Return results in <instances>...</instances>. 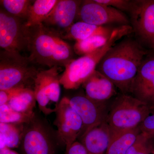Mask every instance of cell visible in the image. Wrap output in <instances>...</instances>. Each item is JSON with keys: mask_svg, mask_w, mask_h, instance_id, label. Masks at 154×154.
<instances>
[{"mask_svg": "<svg viewBox=\"0 0 154 154\" xmlns=\"http://www.w3.org/2000/svg\"><path fill=\"white\" fill-rule=\"evenodd\" d=\"M141 132L138 127L112 134L106 154H126Z\"/></svg>", "mask_w": 154, "mask_h": 154, "instance_id": "ac0fdd59", "label": "cell"}, {"mask_svg": "<svg viewBox=\"0 0 154 154\" xmlns=\"http://www.w3.org/2000/svg\"><path fill=\"white\" fill-rule=\"evenodd\" d=\"M74 110L83 122V128L78 139L94 127L106 121L110 104L94 101L86 95H77L69 99Z\"/></svg>", "mask_w": 154, "mask_h": 154, "instance_id": "30bf717a", "label": "cell"}, {"mask_svg": "<svg viewBox=\"0 0 154 154\" xmlns=\"http://www.w3.org/2000/svg\"><path fill=\"white\" fill-rule=\"evenodd\" d=\"M113 30L105 26H97L81 21L74 23L63 38H72L76 41L82 40L96 35H109Z\"/></svg>", "mask_w": 154, "mask_h": 154, "instance_id": "e0dca14e", "label": "cell"}, {"mask_svg": "<svg viewBox=\"0 0 154 154\" xmlns=\"http://www.w3.org/2000/svg\"><path fill=\"white\" fill-rule=\"evenodd\" d=\"M58 66L39 70L34 79L33 91L39 109L45 115L55 112L60 96Z\"/></svg>", "mask_w": 154, "mask_h": 154, "instance_id": "52a82bcc", "label": "cell"}, {"mask_svg": "<svg viewBox=\"0 0 154 154\" xmlns=\"http://www.w3.org/2000/svg\"><path fill=\"white\" fill-rule=\"evenodd\" d=\"M3 9L9 14L26 21L28 13L34 1L29 0H1Z\"/></svg>", "mask_w": 154, "mask_h": 154, "instance_id": "603a6c76", "label": "cell"}, {"mask_svg": "<svg viewBox=\"0 0 154 154\" xmlns=\"http://www.w3.org/2000/svg\"><path fill=\"white\" fill-rule=\"evenodd\" d=\"M29 28L25 21L0 10V46L2 50L20 53L28 49Z\"/></svg>", "mask_w": 154, "mask_h": 154, "instance_id": "ba28073f", "label": "cell"}, {"mask_svg": "<svg viewBox=\"0 0 154 154\" xmlns=\"http://www.w3.org/2000/svg\"><path fill=\"white\" fill-rule=\"evenodd\" d=\"M129 13L136 33L144 40L152 43L154 40V0L132 1Z\"/></svg>", "mask_w": 154, "mask_h": 154, "instance_id": "4fadbf2b", "label": "cell"}, {"mask_svg": "<svg viewBox=\"0 0 154 154\" xmlns=\"http://www.w3.org/2000/svg\"><path fill=\"white\" fill-rule=\"evenodd\" d=\"M146 54L137 42L125 38L110 48L96 70L110 80L122 94H129Z\"/></svg>", "mask_w": 154, "mask_h": 154, "instance_id": "6da1fadb", "label": "cell"}, {"mask_svg": "<svg viewBox=\"0 0 154 154\" xmlns=\"http://www.w3.org/2000/svg\"><path fill=\"white\" fill-rule=\"evenodd\" d=\"M20 113L11 108L8 104L0 105V122L14 124H25L34 115Z\"/></svg>", "mask_w": 154, "mask_h": 154, "instance_id": "cb8c5ba5", "label": "cell"}, {"mask_svg": "<svg viewBox=\"0 0 154 154\" xmlns=\"http://www.w3.org/2000/svg\"><path fill=\"white\" fill-rule=\"evenodd\" d=\"M152 140L153 150L152 153L154 154V137H152Z\"/></svg>", "mask_w": 154, "mask_h": 154, "instance_id": "4dcf8cb0", "label": "cell"}, {"mask_svg": "<svg viewBox=\"0 0 154 154\" xmlns=\"http://www.w3.org/2000/svg\"><path fill=\"white\" fill-rule=\"evenodd\" d=\"M96 2L112 7L121 11L129 12L131 8L132 1L128 0H95Z\"/></svg>", "mask_w": 154, "mask_h": 154, "instance_id": "484cf974", "label": "cell"}, {"mask_svg": "<svg viewBox=\"0 0 154 154\" xmlns=\"http://www.w3.org/2000/svg\"><path fill=\"white\" fill-rule=\"evenodd\" d=\"M141 132L154 137V113L147 116L138 126Z\"/></svg>", "mask_w": 154, "mask_h": 154, "instance_id": "4316f807", "label": "cell"}, {"mask_svg": "<svg viewBox=\"0 0 154 154\" xmlns=\"http://www.w3.org/2000/svg\"><path fill=\"white\" fill-rule=\"evenodd\" d=\"M151 108L130 94L117 96L110 103L107 122L112 134L137 127Z\"/></svg>", "mask_w": 154, "mask_h": 154, "instance_id": "277c9868", "label": "cell"}, {"mask_svg": "<svg viewBox=\"0 0 154 154\" xmlns=\"http://www.w3.org/2000/svg\"><path fill=\"white\" fill-rule=\"evenodd\" d=\"M152 113H154V107L151 109V114Z\"/></svg>", "mask_w": 154, "mask_h": 154, "instance_id": "1f68e13d", "label": "cell"}, {"mask_svg": "<svg viewBox=\"0 0 154 154\" xmlns=\"http://www.w3.org/2000/svg\"><path fill=\"white\" fill-rule=\"evenodd\" d=\"M111 34L96 35L84 40L76 41L74 45V51L78 55L83 56L94 52L107 43Z\"/></svg>", "mask_w": 154, "mask_h": 154, "instance_id": "7402d4cb", "label": "cell"}, {"mask_svg": "<svg viewBox=\"0 0 154 154\" xmlns=\"http://www.w3.org/2000/svg\"><path fill=\"white\" fill-rule=\"evenodd\" d=\"M82 86L86 96L97 102H107L116 94L114 84L96 69Z\"/></svg>", "mask_w": 154, "mask_h": 154, "instance_id": "9a60e30c", "label": "cell"}, {"mask_svg": "<svg viewBox=\"0 0 154 154\" xmlns=\"http://www.w3.org/2000/svg\"><path fill=\"white\" fill-rule=\"evenodd\" d=\"M24 89L17 88L0 90V105L8 104L11 99L20 94Z\"/></svg>", "mask_w": 154, "mask_h": 154, "instance_id": "83f0119b", "label": "cell"}, {"mask_svg": "<svg viewBox=\"0 0 154 154\" xmlns=\"http://www.w3.org/2000/svg\"><path fill=\"white\" fill-rule=\"evenodd\" d=\"M152 137L140 132L126 154H150L153 150Z\"/></svg>", "mask_w": 154, "mask_h": 154, "instance_id": "d4e9b609", "label": "cell"}, {"mask_svg": "<svg viewBox=\"0 0 154 154\" xmlns=\"http://www.w3.org/2000/svg\"><path fill=\"white\" fill-rule=\"evenodd\" d=\"M65 154H90L81 143L76 141L68 149L66 150Z\"/></svg>", "mask_w": 154, "mask_h": 154, "instance_id": "f1b7e54d", "label": "cell"}, {"mask_svg": "<svg viewBox=\"0 0 154 154\" xmlns=\"http://www.w3.org/2000/svg\"><path fill=\"white\" fill-rule=\"evenodd\" d=\"M53 132L35 113L25 124L20 145L23 154H55L59 143L56 134Z\"/></svg>", "mask_w": 154, "mask_h": 154, "instance_id": "8992f818", "label": "cell"}, {"mask_svg": "<svg viewBox=\"0 0 154 154\" xmlns=\"http://www.w3.org/2000/svg\"><path fill=\"white\" fill-rule=\"evenodd\" d=\"M29 58L34 64L65 67L73 59V49L60 35L42 24L29 28Z\"/></svg>", "mask_w": 154, "mask_h": 154, "instance_id": "7a4b0ae2", "label": "cell"}, {"mask_svg": "<svg viewBox=\"0 0 154 154\" xmlns=\"http://www.w3.org/2000/svg\"><path fill=\"white\" fill-rule=\"evenodd\" d=\"M57 0H36L30 7L25 25L28 28L42 24Z\"/></svg>", "mask_w": 154, "mask_h": 154, "instance_id": "ffe728a7", "label": "cell"}, {"mask_svg": "<svg viewBox=\"0 0 154 154\" xmlns=\"http://www.w3.org/2000/svg\"><path fill=\"white\" fill-rule=\"evenodd\" d=\"M82 1L59 0L42 22L48 29L63 38L78 15Z\"/></svg>", "mask_w": 154, "mask_h": 154, "instance_id": "7c38bea8", "label": "cell"}, {"mask_svg": "<svg viewBox=\"0 0 154 154\" xmlns=\"http://www.w3.org/2000/svg\"><path fill=\"white\" fill-rule=\"evenodd\" d=\"M28 57L18 52L0 51V90L29 88L39 71Z\"/></svg>", "mask_w": 154, "mask_h": 154, "instance_id": "5b68a950", "label": "cell"}, {"mask_svg": "<svg viewBox=\"0 0 154 154\" xmlns=\"http://www.w3.org/2000/svg\"><path fill=\"white\" fill-rule=\"evenodd\" d=\"M78 16L82 22L97 26L110 24L129 25L130 23L122 11L96 2L95 0L82 2Z\"/></svg>", "mask_w": 154, "mask_h": 154, "instance_id": "8fae6325", "label": "cell"}, {"mask_svg": "<svg viewBox=\"0 0 154 154\" xmlns=\"http://www.w3.org/2000/svg\"><path fill=\"white\" fill-rule=\"evenodd\" d=\"M111 136L110 127L105 121L88 130L79 140L90 154H106Z\"/></svg>", "mask_w": 154, "mask_h": 154, "instance_id": "2e32d148", "label": "cell"}, {"mask_svg": "<svg viewBox=\"0 0 154 154\" xmlns=\"http://www.w3.org/2000/svg\"><path fill=\"white\" fill-rule=\"evenodd\" d=\"M130 94L151 109L154 107V58L143 62L133 81Z\"/></svg>", "mask_w": 154, "mask_h": 154, "instance_id": "5bb4252c", "label": "cell"}, {"mask_svg": "<svg viewBox=\"0 0 154 154\" xmlns=\"http://www.w3.org/2000/svg\"><path fill=\"white\" fill-rule=\"evenodd\" d=\"M152 43V44H153L154 45V41H153Z\"/></svg>", "mask_w": 154, "mask_h": 154, "instance_id": "d6a6232c", "label": "cell"}, {"mask_svg": "<svg viewBox=\"0 0 154 154\" xmlns=\"http://www.w3.org/2000/svg\"><path fill=\"white\" fill-rule=\"evenodd\" d=\"M54 124L57 127L56 132L59 144L68 149L78 139L83 128V122L79 114L72 107L67 97L60 100L55 112Z\"/></svg>", "mask_w": 154, "mask_h": 154, "instance_id": "9c48e42d", "label": "cell"}, {"mask_svg": "<svg viewBox=\"0 0 154 154\" xmlns=\"http://www.w3.org/2000/svg\"><path fill=\"white\" fill-rule=\"evenodd\" d=\"M132 31V27L129 25H121L113 29L109 40L104 46L89 54L72 60L65 66L64 71L60 76V85L67 90L79 88L96 70L110 48Z\"/></svg>", "mask_w": 154, "mask_h": 154, "instance_id": "3957f363", "label": "cell"}, {"mask_svg": "<svg viewBox=\"0 0 154 154\" xmlns=\"http://www.w3.org/2000/svg\"><path fill=\"white\" fill-rule=\"evenodd\" d=\"M25 124L0 122L1 148H16L20 146Z\"/></svg>", "mask_w": 154, "mask_h": 154, "instance_id": "d6986e66", "label": "cell"}, {"mask_svg": "<svg viewBox=\"0 0 154 154\" xmlns=\"http://www.w3.org/2000/svg\"><path fill=\"white\" fill-rule=\"evenodd\" d=\"M0 154H20L9 148L5 147L0 149Z\"/></svg>", "mask_w": 154, "mask_h": 154, "instance_id": "f546056e", "label": "cell"}, {"mask_svg": "<svg viewBox=\"0 0 154 154\" xmlns=\"http://www.w3.org/2000/svg\"><path fill=\"white\" fill-rule=\"evenodd\" d=\"M36 102L33 90L26 88L11 99L8 104L11 108L18 112L33 115L34 113L33 110Z\"/></svg>", "mask_w": 154, "mask_h": 154, "instance_id": "44dd1931", "label": "cell"}]
</instances>
